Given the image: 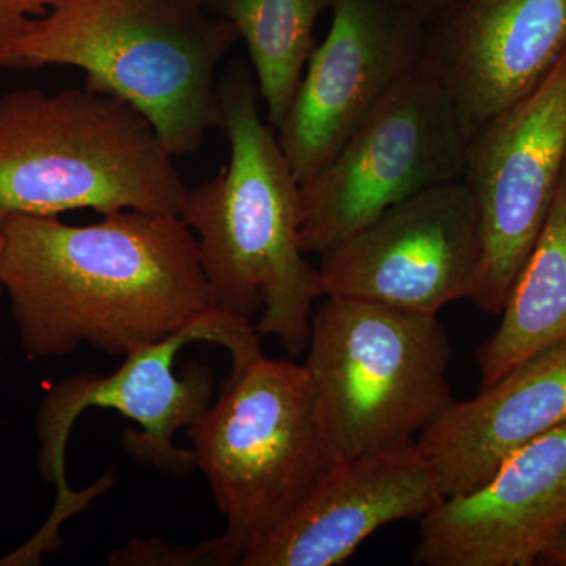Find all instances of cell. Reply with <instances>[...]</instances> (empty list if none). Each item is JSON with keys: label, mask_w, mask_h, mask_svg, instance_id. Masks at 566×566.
Here are the masks:
<instances>
[{"label": "cell", "mask_w": 566, "mask_h": 566, "mask_svg": "<svg viewBox=\"0 0 566 566\" xmlns=\"http://www.w3.org/2000/svg\"><path fill=\"white\" fill-rule=\"evenodd\" d=\"M103 218L66 226L55 216H17L0 229V286L31 356H69L82 344L126 356L210 311L196 234L180 216Z\"/></svg>", "instance_id": "1"}, {"label": "cell", "mask_w": 566, "mask_h": 566, "mask_svg": "<svg viewBox=\"0 0 566 566\" xmlns=\"http://www.w3.org/2000/svg\"><path fill=\"white\" fill-rule=\"evenodd\" d=\"M230 163L188 189L181 221L196 233L212 311L256 324L290 357L307 352L314 303L324 296L318 268L301 248L300 182L273 126L259 111L251 66L233 62L219 82Z\"/></svg>", "instance_id": "2"}, {"label": "cell", "mask_w": 566, "mask_h": 566, "mask_svg": "<svg viewBox=\"0 0 566 566\" xmlns=\"http://www.w3.org/2000/svg\"><path fill=\"white\" fill-rule=\"evenodd\" d=\"M240 33L212 0H61L0 48V66H74L140 111L174 156L221 125L216 70Z\"/></svg>", "instance_id": "3"}, {"label": "cell", "mask_w": 566, "mask_h": 566, "mask_svg": "<svg viewBox=\"0 0 566 566\" xmlns=\"http://www.w3.org/2000/svg\"><path fill=\"white\" fill-rule=\"evenodd\" d=\"M175 156L132 104L93 88L0 96V229L17 216H180Z\"/></svg>", "instance_id": "4"}, {"label": "cell", "mask_w": 566, "mask_h": 566, "mask_svg": "<svg viewBox=\"0 0 566 566\" xmlns=\"http://www.w3.org/2000/svg\"><path fill=\"white\" fill-rule=\"evenodd\" d=\"M186 433L226 520L216 536L223 566L285 526L340 461L314 382L293 360L260 356L230 374Z\"/></svg>", "instance_id": "5"}, {"label": "cell", "mask_w": 566, "mask_h": 566, "mask_svg": "<svg viewBox=\"0 0 566 566\" xmlns=\"http://www.w3.org/2000/svg\"><path fill=\"white\" fill-rule=\"evenodd\" d=\"M192 342H212L229 349L232 374L263 356L259 331L251 322L210 308L164 340L132 349L114 374L73 375L46 395L36 415L39 468L43 479L57 488V501L39 535L20 547L24 560L36 564L41 554L57 549L62 524L114 483L107 482L109 474L91 490L76 493L66 482V442L77 417L87 409H115L142 424V431L123 434L126 452L137 461L175 475L191 474L197 468L192 450L178 449L172 442L177 431L188 430L210 408L214 394V376L202 364H189L181 376L175 375L178 353Z\"/></svg>", "instance_id": "6"}, {"label": "cell", "mask_w": 566, "mask_h": 566, "mask_svg": "<svg viewBox=\"0 0 566 566\" xmlns=\"http://www.w3.org/2000/svg\"><path fill=\"white\" fill-rule=\"evenodd\" d=\"M450 356L438 316L326 296L304 367L338 460L415 441L453 401Z\"/></svg>", "instance_id": "7"}, {"label": "cell", "mask_w": 566, "mask_h": 566, "mask_svg": "<svg viewBox=\"0 0 566 566\" xmlns=\"http://www.w3.org/2000/svg\"><path fill=\"white\" fill-rule=\"evenodd\" d=\"M465 145L449 93L419 66L301 182L305 255H323L423 189L463 180Z\"/></svg>", "instance_id": "8"}, {"label": "cell", "mask_w": 566, "mask_h": 566, "mask_svg": "<svg viewBox=\"0 0 566 566\" xmlns=\"http://www.w3.org/2000/svg\"><path fill=\"white\" fill-rule=\"evenodd\" d=\"M479 210L463 180L408 197L319 255L324 296L438 316L472 300L482 273Z\"/></svg>", "instance_id": "9"}, {"label": "cell", "mask_w": 566, "mask_h": 566, "mask_svg": "<svg viewBox=\"0 0 566 566\" xmlns=\"http://www.w3.org/2000/svg\"><path fill=\"white\" fill-rule=\"evenodd\" d=\"M566 164V54L538 87L469 137L463 181L482 226L472 297L501 315L556 199Z\"/></svg>", "instance_id": "10"}, {"label": "cell", "mask_w": 566, "mask_h": 566, "mask_svg": "<svg viewBox=\"0 0 566 566\" xmlns=\"http://www.w3.org/2000/svg\"><path fill=\"white\" fill-rule=\"evenodd\" d=\"M315 46L275 134L297 182L323 169L422 63L427 24L394 0H331Z\"/></svg>", "instance_id": "11"}, {"label": "cell", "mask_w": 566, "mask_h": 566, "mask_svg": "<svg viewBox=\"0 0 566 566\" xmlns=\"http://www.w3.org/2000/svg\"><path fill=\"white\" fill-rule=\"evenodd\" d=\"M566 54V0H450L424 28L420 69L449 93L465 139Z\"/></svg>", "instance_id": "12"}, {"label": "cell", "mask_w": 566, "mask_h": 566, "mask_svg": "<svg viewBox=\"0 0 566 566\" xmlns=\"http://www.w3.org/2000/svg\"><path fill=\"white\" fill-rule=\"evenodd\" d=\"M566 528V423L420 520L417 566H532Z\"/></svg>", "instance_id": "13"}, {"label": "cell", "mask_w": 566, "mask_h": 566, "mask_svg": "<svg viewBox=\"0 0 566 566\" xmlns=\"http://www.w3.org/2000/svg\"><path fill=\"white\" fill-rule=\"evenodd\" d=\"M446 501L416 441L340 460L314 494L240 566L342 565L379 528L422 520Z\"/></svg>", "instance_id": "14"}, {"label": "cell", "mask_w": 566, "mask_h": 566, "mask_svg": "<svg viewBox=\"0 0 566 566\" xmlns=\"http://www.w3.org/2000/svg\"><path fill=\"white\" fill-rule=\"evenodd\" d=\"M565 423L566 342L510 368L471 400H453L416 442L450 499L485 485L506 458Z\"/></svg>", "instance_id": "15"}, {"label": "cell", "mask_w": 566, "mask_h": 566, "mask_svg": "<svg viewBox=\"0 0 566 566\" xmlns=\"http://www.w3.org/2000/svg\"><path fill=\"white\" fill-rule=\"evenodd\" d=\"M497 331L476 348L480 389L566 342V164L534 249L506 297Z\"/></svg>", "instance_id": "16"}, {"label": "cell", "mask_w": 566, "mask_h": 566, "mask_svg": "<svg viewBox=\"0 0 566 566\" xmlns=\"http://www.w3.org/2000/svg\"><path fill=\"white\" fill-rule=\"evenodd\" d=\"M248 46L268 125L277 129L315 50V25L331 0H212Z\"/></svg>", "instance_id": "17"}, {"label": "cell", "mask_w": 566, "mask_h": 566, "mask_svg": "<svg viewBox=\"0 0 566 566\" xmlns=\"http://www.w3.org/2000/svg\"><path fill=\"white\" fill-rule=\"evenodd\" d=\"M111 565L122 566H223L218 538L197 546H174L163 539L134 538L109 557Z\"/></svg>", "instance_id": "18"}, {"label": "cell", "mask_w": 566, "mask_h": 566, "mask_svg": "<svg viewBox=\"0 0 566 566\" xmlns=\"http://www.w3.org/2000/svg\"><path fill=\"white\" fill-rule=\"evenodd\" d=\"M61 0H0V48L18 39L31 22Z\"/></svg>", "instance_id": "19"}, {"label": "cell", "mask_w": 566, "mask_h": 566, "mask_svg": "<svg viewBox=\"0 0 566 566\" xmlns=\"http://www.w3.org/2000/svg\"><path fill=\"white\" fill-rule=\"evenodd\" d=\"M394 2L400 3L406 10L412 11L424 24H428L439 11L444 9L450 0H394Z\"/></svg>", "instance_id": "20"}, {"label": "cell", "mask_w": 566, "mask_h": 566, "mask_svg": "<svg viewBox=\"0 0 566 566\" xmlns=\"http://www.w3.org/2000/svg\"><path fill=\"white\" fill-rule=\"evenodd\" d=\"M539 564L551 566H566V528L558 536L557 542L549 547Z\"/></svg>", "instance_id": "21"}, {"label": "cell", "mask_w": 566, "mask_h": 566, "mask_svg": "<svg viewBox=\"0 0 566 566\" xmlns=\"http://www.w3.org/2000/svg\"><path fill=\"white\" fill-rule=\"evenodd\" d=\"M2 252H3V234L0 232V262H2Z\"/></svg>", "instance_id": "22"}]
</instances>
